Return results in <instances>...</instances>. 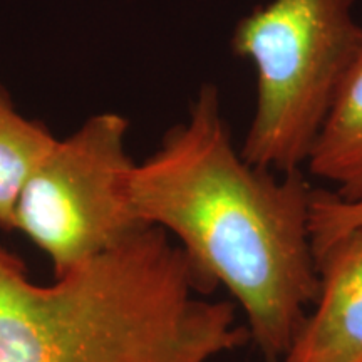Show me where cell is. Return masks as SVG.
<instances>
[{"label":"cell","instance_id":"1","mask_svg":"<svg viewBox=\"0 0 362 362\" xmlns=\"http://www.w3.org/2000/svg\"><path fill=\"white\" fill-rule=\"evenodd\" d=\"M312 193L302 170L275 176L243 160L215 84L129 178L136 215L173 235L211 291L223 285L269 362L282 361L319 293Z\"/></svg>","mask_w":362,"mask_h":362},{"label":"cell","instance_id":"2","mask_svg":"<svg viewBox=\"0 0 362 362\" xmlns=\"http://www.w3.org/2000/svg\"><path fill=\"white\" fill-rule=\"evenodd\" d=\"M211 292L153 225L49 285L0 247V362H210L250 341Z\"/></svg>","mask_w":362,"mask_h":362},{"label":"cell","instance_id":"3","mask_svg":"<svg viewBox=\"0 0 362 362\" xmlns=\"http://www.w3.org/2000/svg\"><path fill=\"white\" fill-rule=\"evenodd\" d=\"M356 0H270L235 25L232 51L255 67V110L243 160L292 173L309 160L347 71L362 47Z\"/></svg>","mask_w":362,"mask_h":362},{"label":"cell","instance_id":"4","mask_svg":"<svg viewBox=\"0 0 362 362\" xmlns=\"http://www.w3.org/2000/svg\"><path fill=\"white\" fill-rule=\"evenodd\" d=\"M129 121L119 112L88 117L25 181L13 214L19 230L51 260L54 277L111 250L146 223L136 215L126 151Z\"/></svg>","mask_w":362,"mask_h":362},{"label":"cell","instance_id":"5","mask_svg":"<svg viewBox=\"0 0 362 362\" xmlns=\"http://www.w3.org/2000/svg\"><path fill=\"white\" fill-rule=\"evenodd\" d=\"M319 293L280 362H362V226L315 255Z\"/></svg>","mask_w":362,"mask_h":362},{"label":"cell","instance_id":"6","mask_svg":"<svg viewBox=\"0 0 362 362\" xmlns=\"http://www.w3.org/2000/svg\"><path fill=\"white\" fill-rule=\"evenodd\" d=\"M310 175L336 185L342 200L362 198V47L347 71L307 160Z\"/></svg>","mask_w":362,"mask_h":362},{"label":"cell","instance_id":"7","mask_svg":"<svg viewBox=\"0 0 362 362\" xmlns=\"http://www.w3.org/2000/svg\"><path fill=\"white\" fill-rule=\"evenodd\" d=\"M56 143L51 131L40 121L21 115L0 88V226L4 230H13L22 188Z\"/></svg>","mask_w":362,"mask_h":362},{"label":"cell","instance_id":"8","mask_svg":"<svg viewBox=\"0 0 362 362\" xmlns=\"http://www.w3.org/2000/svg\"><path fill=\"white\" fill-rule=\"evenodd\" d=\"M362 226V198L342 200L334 192L314 189L310 203V238L314 255L344 233Z\"/></svg>","mask_w":362,"mask_h":362}]
</instances>
